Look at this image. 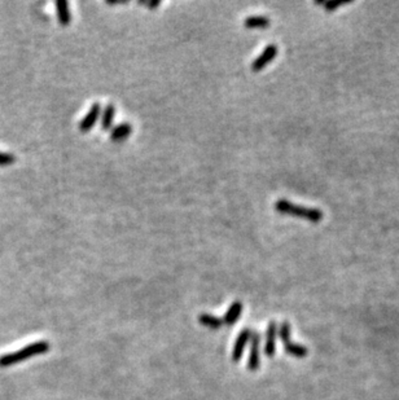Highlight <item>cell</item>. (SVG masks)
Listing matches in <instances>:
<instances>
[{
  "instance_id": "cell-18",
  "label": "cell",
  "mask_w": 399,
  "mask_h": 400,
  "mask_svg": "<svg viewBox=\"0 0 399 400\" xmlns=\"http://www.w3.org/2000/svg\"><path fill=\"white\" fill-rule=\"evenodd\" d=\"M106 4H108V6H124V4H129V2H127V0L126 2H111V0H108Z\"/></svg>"
},
{
  "instance_id": "cell-5",
  "label": "cell",
  "mask_w": 399,
  "mask_h": 400,
  "mask_svg": "<svg viewBox=\"0 0 399 400\" xmlns=\"http://www.w3.org/2000/svg\"><path fill=\"white\" fill-rule=\"evenodd\" d=\"M278 52L279 48L276 44H268V46L263 49V52L251 62V70H253V71H261V70H263L268 64H271V62L275 60V57L278 56Z\"/></svg>"
},
{
  "instance_id": "cell-9",
  "label": "cell",
  "mask_w": 399,
  "mask_h": 400,
  "mask_svg": "<svg viewBox=\"0 0 399 400\" xmlns=\"http://www.w3.org/2000/svg\"><path fill=\"white\" fill-rule=\"evenodd\" d=\"M132 132V126L129 122H122V123L117 124L116 127H113L111 131V140L114 142H121L123 140H126L127 137L131 135Z\"/></svg>"
},
{
  "instance_id": "cell-3",
  "label": "cell",
  "mask_w": 399,
  "mask_h": 400,
  "mask_svg": "<svg viewBox=\"0 0 399 400\" xmlns=\"http://www.w3.org/2000/svg\"><path fill=\"white\" fill-rule=\"evenodd\" d=\"M279 334H280L286 354L294 357H305L307 355V349L305 346L296 344L291 341V324L288 321L281 322L280 328H279Z\"/></svg>"
},
{
  "instance_id": "cell-16",
  "label": "cell",
  "mask_w": 399,
  "mask_h": 400,
  "mask_svg": "<svg viewBox=\"0 0 399 400\" xmlns=\"http://www.w3.org/2000/svg\"><path fill=\"white\" fill-rule=\"evenodd\" d=\"M138 4L139 6L147 7L148 9L153 11V9L158 8V7L161 6V2H159V0H139Z\"/></svg>"
},
{
  "instance_id": "cell-8",
  "label": "cell",
  "mask_w": 399,
  "mask_h": 400,
  "mask_svg": "<svg viewBox=\"0 0 399 400\" xmlns=\"http://www.w3.org/2000/svg\"><path fill=\"white\" fill-rule=\"evenodd\" d=\"M276 333H278V326L275 321H271L267 326L266 332V346H264V354L268 357H273L276 351Z\"/></svg>"
},
{
  "instance_id": "cell-13",
  "label": "cell",
  "mask_w": 399,
  "mask_h": 400,
  "mask_svg": "<svg viewBox=\"0 0 399 400\" xmlns=\"http://www.w3.org/2000/svg\"><path fill=\"white\" fill-rule=\"evenodd\" d=\"M270 25V19L266 16H249L244 21V26L248 29H266Z\"/></svg>"
},
{
  "instance_id": "cell-19",
  "label": "cell",
  "mask_w": 399,
  "mask_h": 400,
  "mask_svg": "<svg viewBox=\"0 0 399 400\" xmlns=\"http://www.w3.org/2000/svg\"><path fill=\"white\" fill-rule=\"evenodd\" d=\"M327 0H315V4L316 6H324Z\"/></svg>"
},
{
  "instance_id": "cell-2",
  "label": "cell",
  "mask_w": 399,
  "mask_h": 400,
  "mask_svg": "<svg viewBox=\"0 0 399 400\" xmlns=\"http://www.w3.org/2000/svg\"><path fill=\"white\" fill-rule=\"evenodd\" d=\"M48 342L38 341L35 342V343L29 344V346H26L25 349H21L19 350V351L12 352V354H7L0 357V367H2V368H6V367L14 366V364H19V362L24 361V360L30 359V357L46 354V352H48Z\"/></svg>"
},
{
  "instance_id": "cell-12",
  "label": "cell",
  "mask_w": 399,
  "mask_h": 400,
  "mask_svg": "<svg viewBox=\"0 0 399 400\" xmlns=\"http://www.w3.org/2000/svg\"><path fill=\"white\" fill-rule=\"evenodd\" d=\"M116 117V106L113 104H108L103 111H101V116H100V121H101V129L104 131L113 129V121Z\"/></svg>"
},
{
  "instance_id": "cell-15",
  "label": "cell",
  "mask_w": 399,
  "mask_h": 400,
  "mask_svg": "<svg viewBox=\"0 0 399 400\" xmlns=\"http://www.w3.org/2000/svg\"><path fill=\"white\" fill-rule=\"evenodd\" d=\"M351 2H346V0H327L325 4H324V8L327 12H335L336 9L340 8V7L346 6V4H350Z\"/></svg>"
},
{
  "instance_id": "cell-6",
  "label": "cell",
  "mask_w": 399,
  "mask_h": 400,
  "mask_svg": "<svg viewBox=\"0 0 399 400\" xmlns=\"http://www.w3.org/2000/svg\"><path fill=\"white\" fill-rule=\"evenodd\" d=\"M101 116V106H100V102H94L91 106V109L88 111V113L82 118V121L79 122V130L82 132H88L92 127L96 124V122L100 119Z\"/></svg>"
},
{
  "instance_id": "cell-4",
  "label": "cell",
  "mask_w": 399,
  "mask_h": 400,
  "mask_svg": "<svg viewBox=\"0 0 399 400\" xmlns=\"http://www.w3.org/2000/svg\"><path fill=\"white\" fill-rule=\"evenodd\" d=\"M261 334L258 332L251 333L250 337V354L248 359V369L254 372L261 366Z\"/></svg>"
},
{
  "instance_id": "cell-10",
  "label": "cell",
  "mask_w": 399,
  "mask_h": 400,
  "mask_svg": "<svg viewBox=\"0 0 399 400\" xmlns=\"http://www.w3.org/2000/svg\"><path fill=\"white\" fill-rule=\"evenodd\" d=\"M56 11L60 25H61V26H69L71 22V13L68 2H66V0H57Z\"/></svg>"
},
{
  "instance_id": "cell-11",
  "label": "cell",
  "mask_w": 399,
  "mask_h": 400,
  "mask_svg": "<svg viewBox=\"0 0 399 400\" xmlns=\"http://www.w3.org/2000/svg\"><path fill=\"white\" fill-rule=\"evenodd\" d=\"M243 314V303L240 301H236L228 307L226 315L223 317V322L226 325H233L239 320V317Z\"/></svg>"
},
{
  "instance_id": "cell-1",
  "label": "cell",
  "mask_w": 399,
  "mask_h": 400,
  "mask_svg": "<svg viewBox=\"0 0 399 400\" xmlns=\"http://www.w3.org/2000/svg\"><path fill=\"white\" fill-rule=\"evenodd\" d=\"M275 210L280 214L284 215H293V216L301 217L305 221L311 222V223H320L323 221L324 214L321 210L316 207H306L301 205L293 204L288 199H278L275 202Z\"/></svg>"
},
{
  "instance_id": "cell-14",
  "label": "cell",
  "mask_w": 399,
  "mask_h": 400,
  "mask_svg": "<svg viewBox=\"0 0 399 400\" xmlns=\"http://www.w3.org/2000/svg\"><path fill=\"white\" fill-rule=\"evenodd\" d=\"M199 324L206 326V328H210L213 331H216V329H221L223 326V319H219V317L213 316V315L209 314H201L198 317Z\"/></svg>"
},
{
  "instance_id": "cell-7",
  "label": "cell",
  "mask_w": 399,
  "mask_h": 400,
  "mask_svg": "<svg viewBox=\"0 0 399 400\" xmlns=\"http://www.w3.org/2000/svg\"><path fill=\"white\" fill-rule=\"evenodd\" d=\"M251 333H253L251 329L245 328L240 332V334H239L238 338H236L235 346H233V351H232V360H233L235 362L239 361V360L243 357L244 349H245L246 343L250 341Z\"/></svg>"
},
{
  "instance_id": "cell-17",
  "label": "cell",
  "mask_w": 399,
  "mask_h": 400,
  "mask_svg": "<svg viewBox=\"0 0 399 400\" xmlns=\"http://www.w3.org/2000/svg\"><path fill=\"white\" fill-rule=\"evenodd\" d=\"M16 161V157L11 153H2L0 152V166H6V165H11Z\"/></svg>"
}]
</instances>
